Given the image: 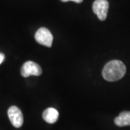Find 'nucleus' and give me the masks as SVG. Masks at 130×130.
<instances>
[{
  "label": "nucleus",
  "instance_id": "nucleus-7",
  "mask_svg": "<svg viewBox=\"0 0 130 130\" xmlns=\"http://www.w3.org/2000/svg\"><path fill=\"white\" fill-rule=\"evenodd\" d=\"M115 124L118 126L130 125V111H123L115 118Z\"/></svg>",
  "mask_w": 130,
  "mask_h": 130
},
{
  "label": "nucleus",
  "instance_id": "nucleus-3",
  "mask_svg": "<svg viewBox=\"0 0 130 130\" xmlns=\"http://www.w3.org/2000/svg\"><path fill=\"white\" fill-rule=\"evenodd\" d=\"M20 73L24 77H28L30 75L39 76L42 74V69L39 65L32 61H28L22 66Z\"/></svg>",
  "mask_w": 130,
  "mask_h": 130
},
{
  "label": "nucleus",
  "instance_id": "nucleus-9",
  "mask_svg": "<svg viewBox=\"0 0 130 130\" xmlns=\"http://www.w3.org/2000/svg\"><path fill=\"white\" fill-rule=\"evenodd\" d=\"M5 54L2 53H0V64L3 62V61L5 60Z\"/></svg>",
  "mask_w": 130,
  "mask_h": 130
},
{
  "label": "nucleus",
  "instance_id": "nucleus-5",
  "mask_svg": "<svg viewBox=\"0 0 130 130\" xmlns=\"http://www.w3.org/2000/svg\"><path fill=\"white\" fill-rule=\"evenodd\" d=\"M7 114L12 124L16 128H20L23 124V115L18 107L12 106L7 111Z\"/></svg>",
  "mask_w": 130,
  "mask_h": 130
},
{
  "label": "nucleus",
  "instance_id": "nucleus-6",
  "mask_svg": "<svg viewBox=\"0 0 130 130\" xmlns=\"http://www.w3.org/2000/svg\"><path fill=\"white\" fill-rule=\"evenodd\" d=\"M59 113L54 108H48L43 113V119L49 124L55 123L59 119Z\"/></svg>",
  "mask_w": 130,
  "mask_h": 130
},
{
  "label": "nucleus",
  "instance_id": "nucleus-8",
  "mask_svg": "<svg viewBox=\"0 0 130 130\" xmlns=\"http://www.w3.org/2000/svg\"><path fill=\"white\" fill-rule=\"evenodd\" d=\"M61 1L63 2H70V1H72V2H74L76 3H81V2H83V0H61Z\"/></svg>",
  "mask_w": 130,
  "mask_h": 130
},
{
  "label": "nucleus",
  "instance_id": "nucleus-4",
  "mask_svg": "<svg viewBox=\"0 0 130 130\" xmlns=\"http://www.w3.org/2000/svg\"><path fill=\"white\" fill-rule=\"evenodd\" d=\"M108 8L109 3L107 0H95L93 4V12L101 21L106 19Z\"/></svg>",
  "mask_w": 130,
  "mask_h": 130
},
{
  "label": "nucleus",
  "instance_id": "nucleus-1",
  "mask_svg": "<svg viewBox=\"0 0 130 130\" xmlns=\"http://www.w3.org/2000/svg\"><path fill=\"white\" fill-rule=\"evenodd\" d=\"M125 64L119 60H112L105 65L103 70V78L108 82H115L121 79L126 74Z\"/></svg>",
  "mask_w": 130,
  "mask_h": 130
},
{
  "label": "nucleus",
  "instance_id": "nucleus-2",
  "mask_svg": "<svg viewBox=\"0 0 130 130\" xmlns=\"http://www.w3.org/2000/svg\"><path fill=\"white\" fill-rule=\"evenodd\" d=\"M36 41L43 46L51 47L53 43V36L51 31L46 28H39L35 35Z\"/></svg>",
  "mask_w": 130,
  "mask_h": 130
}]
</instances>
